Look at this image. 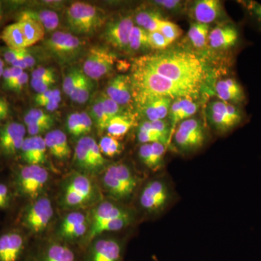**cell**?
<instances>
[{
	"instance_id": "cell-1",
	"label": "cell",
	"mask_w": 261,
	"mask_h": 261,
	"mask_svg": "<svg viewBox=\"0 0 261 261\" xmlns=\"http://www.w3.org/2000/svg\"><path fill=\"white\" fill-rule=\"evenodd\" d=\"M137 63L178 83L200 89L208 76L207 67L202 58L183 49H164L142 57Z\"/></svg>"
},
{
	"instance_id": "cell-2",
	"label": "cell",
	"mask_w": 261,
	"mask_h": 261,
	"mask_svg": "<svg viewBox=\"0 0 261 261\" xmlns=\"http://www.w3.org/2000/svg\"><path fill=\"white\" fill-rule=\"evenodd\" d=\"M130 80L140 105L154 98H169L173 100L188 98L195 100L202 89L178 83L137 63Z\"/></svg>"
},
{
	"instance_id": "cell-3",
	"label": "cell",
	"mask_w": 261,
	"mask_h": 261,
	"mask_svg": "<svg viewBox=\"0 0 261 261\" xmlns=\"http://www.w3.org/2000/svg\"><path fill=\"white\" fill-rule=\"evenodd\" d=\"M67 23L72 32L88 35L97 32L105 22L104 14L97 7L88 3H75L66 12Z\"/></svg>"
},
{
	"instance_id": "cell-4",
	"label": "cell",
	"mask_w": 261,
	"mask_h": 261,
	"mask_svg": "<svg viewBox=\"0 0 261 261\" xmlns=\"http://www.w3.org/2000/svg\"><path fill=\"white\" fill-rule=\"evenodd\" d=\"M102 181L108 193L117 200L129 198L137 186V177L124 163H115L108 166Z\"/></svg>"
},
{
	"instance_id": "cell-5",
	"label": "cell",
	"mask_w": 261,
	"mask_h": 261,
	"mask_svg": "<svg viewBox=\"0 0 261 261\" xmlns=\"http://www.w3.org/2000/svg\"><path fill=\"white\" fill-rule=\"evenodd\" d=\"M49 180L47 170L39 165H25L15 170L13 186L20 197L34 199L42 191Z\"/></svg>"
},
{
	"instance_id": "cell-6",
	"label": "cell",
	"mask_w": 261,
	"mask_h": 261,
	"mask_svg": "<svg viewBox=\"0 0 261 261\" xmlns=\"http://www.w3.org/2000/svg\"><path fill=\"white\" fill-rule=\"evenodd\" d=\"M207 116L215 129L222 133L234 129L246 119L240 106L221 100H215L210 103L207 108Z\"/></svg>"
},
{
	"instance_id": "cell-7",
	"label": "cell",
	"mask_w": 261,
	"mask_h": 261,
	"mask_svg": "<svg viewBox=\"0 0 261 261\" xmlns=\"http://www.w3.org/2000/svg\"><path fill=\"white\" fill-rule=\"evenodd\" d=\"M46 49L61 64L75 61L82 50L83 44L70 33L55 32L45 42Z\"/></svg>"
},
{
	"instance_id": "cell-8",
	"label": "cell",
	"mask_w": 261,
	"mask_h": 261,
	"mask_svg": "<svg viewBox=\"0 0 261 261\" xmlns=\"http://www.w3.org/2000/svg\"><path fill=\"white\" fill-rule=\"evenodd\" d=\"M173 140L178 149L184 152H192L203 145L205 129L199 120L189 118L178 123L175 128Z\"/></svg>"
},
{
	"instance_id": "cell-9",
	"label": "cell",
	"mask_w": 261,
	"mask_h": 261,
	"mask_svg": "<svg viewBox=\"0 0 261 261\" xmlns=\"http://www.w3.org/2000/svg\"><path fill=\"white\" fill-rule=\"evenodd\" d=\"M54 214L50 200L46 197L37 199L24 211L20 218L23 227L33 233L44 231Z\"/></svg>"
},
{
	"instance_id": "cell-10",
	"label": "cell",
	"mask_w": 261,
	"mask_h": 261,
	"mask_svg": "<svg viewBox=\"0 0 261 261\" xmlns=\"http://www.w3.org/2000/svg\"><path fill=\"white\" fill-rule=\"evenodd\" d=\"M27 128L23 123L7 121L0 126V156L6 159L19 156L25 139Z\"/></svg>"
},
{
	"instance_id": "cell-11",
	"label": "cell",
	"mask_w": 261,
	"mask_h": 261,
	"mask_svg": "<svg viewBox=\"0 0 261 261\" xmlns=\"http://www.w3.org/2000/svg\"><path fill=\"white\" fill-rule=\"evenodd\" d=\"M116 60L115 55L106 48H92L84 61L83 73L90 80H100L112 71Z\"/></svg>"
},
{
	"instance_id": "cell-12",
	"label": "cell",
	"mask_w": 261,
	"mask_h": 261,
	"mask_svg": "<svg viewBox=\"0 0 261 261\" xmlns=\"http://www.w3.org/2000/svg\"><path fill=\"white\" fill-rule=\"evenodd\" d=\"M27 240L21 231L15 228L0 234V261H25Z\"/></svg>"
},
{
	"instance_id": "cell-13",
	"label": "cell",
	"mask_w": 261,
	"mask_h": 261,
	"mask_svg": "<svg viewBox=\"0 0 261 261\" xmlns=\"http://www.w3.org/2000/svg\"><path fill=\"white\" fill-rule=\"evenodd\" d=\"M169 191L166 184L161 180L150 181L141 192L140 202L142 208L150 214H157L167 205Z\"/></svg>"
},
{
	"instance_id": "cell-14",
	"label": "cell",
	"mask_w": 261,
	"mask_h": 261,
	"mask_svg": "<svg viewBox=\"0 0 261 261\" xmlns=\"http://www.w3.org/2000/svg\"><path fill=\"white\" fill-rule=\"evenodd\" d=\"M94 187L86 175L76 173L70 178L64 190V202L68 207H78L92 197Z\"/></svg>"
},
{
	"instance_id": "cell-15",
	"label": "cell",
	"mask_w": 261,
	"mask_h": 261,
	"mask_svg": "<svg viewBox=\"0 0 261 261\" xmlns=\"http://www.w3.org/2000/svg\"><path fill=\"white\" fill-rule=\"evenodd\" d=\"M82 261H123V246L116 239H99L89 247Z\"/></svg>"
},
{
	"instance_id": "cell-16",
	"label": "cell",
	"mask_w": 261,
	"mask_h": 261,
	"mask_svg": "<svg viewBox=\"0 0 261 261\" xmlns=\"http://www.w3.org/2000/svg\"><path fill=\"white\" fill-rule=\"evenodd\" d=\"M134 27L133 19L130 16H123L113 20L107 24L105 29V40L117 49H127L130 31Z\"/></svg>"
},
{
	"instance_id": "cell-17",
	"label": "cell",
	"mask_w": 261,
	"mask_h": 261,
	"mask_svg": "<svg viewBox=\"0 0 261 261\" xmlns=\"http://www.w3.org/2000/svg\"><path fill=\"white\" fill-rule=\"evenodd\" d=\"M27 261H79L76 252L65 244L53 243L29 254Z\"/></svg>"
},
{
	"instance_id": "cell-18",
	"label": "cell",
	"mask_w": 261,
	"mask_h": 261,
	"mask_svg": "<svg viewBox=\"0 0 261 261\" xmlns=\"http://www.w3.org/2000/svg\"><path fill=\"white\" fill-rule=\"evenodd\" d=\"M240 32L233 24H225L213 29L208 37L211 47L216 50H226L238 45Z\"/></svg>"
},
{
	"instance_id": "cell-19",
	"label": "cell",
	"mask_w": 261,
	"mask_h": 261,
	"mask_svg": "<svg viewBox=\"0 0 261 261\" xmlns=\"http://www.w3.org/2000/svg\"><path fill=\"white\" fill-rule=\"evenodd\" d=\"M223 14L222 3L219 0H197L190 9V15L196 23L209 25Z\"/></svg>"
},
{
	"instance_id": "cell-20",
	"label": "cell",
	"mask_w": 261,
	"mask_h": 261,
	"mask_svg": "<svg viewBox=\"0 0 261 261\" xmlns=\"http://www.w3.org/2000/svg\"><path fill=\"white\" fill-rule=\"evenodd\" d=\"M47 148L41 136L25 137L18 157L25 165H41L46 161Z\"/></svg>"
},
{
	"instance_id": "cell-21",
	"label": "cell",
	"mask_w": 261,
	"mask_h": 261,
	"mask_svg": "<svg viewBox=\"0 0 261 261\" xmlns=\"http://www.w3.org/2000/svg\"><path fill=\"white\" fill-rule=\"evenodd\" d=\"M88 230V221L85 215L73 212L67 215L60 225L58 233L61 238L68 241L78 240Z\"/></svg>"
},
{
	"instance_id": "cell-22",
	"label": "cell",
	"mask_w": 261,
	"mask_h": 261,
	"mask_svg": "<svg viewBox=\"0 0 261 261\" xmlns=\"http://www.w3.org/2000/svg\"><path fill=\"white\" fill-rule=\"evenodd\" d=\"M216 92L220 100L241 106L246 101L245 89L233 78L220 80L216 84Z\"/></svg>"
},
{
	"instance_id": "cell-23",
	"label": "cell",
	"mask_w": 261,
	"mask_h": 261,
	"mask_svg": "<svg viewBox=\"0 0 261 261\" xmlns=\"http://www.w3.org/2000/svg\"><path fill=\"white\" fill-rule=\"evenodd\" d=\"M128 217H132V216L126 209L111 202H102L94 211L88 232L114 220Z\"/></svg>"
},
{
	"instance_id": "cell-24",
	"label": "cell",
	"mask_w": 261,
	"mask_h": 261,
	"mask_svg": "<svg viewBox=\"0 0 261 261\" xmlns=\"http://www.w3.org/2000/svg\"><path fill=\"white\" fill-rule=\"evenodd\" d=\"M106 94L119 106L128 104L133 94L130 77L125 75H118L108 82Z\"/></svg>"
},
{
	"instance_id": "cell-25",
	"label": "cell",
	"mask_w": 261,
	"mask_h": 261,
	"mask_svg": "<svg viewBox=\"0 0 261 261\" xmlns=\"http://www.w3.org/2000/svg\"><path fill=\"white\" fill-rule=\"evenodd\" d=\"M197 110L198 105L194 99L178 98L173 101L168 113L171 121V137L173 135V130L176 128L178 123L185 120L191 118L197 112Z\"/></svg>"
},
{
	"instance_id": "cell-26",
	"label": "cell",
	"mask_w": 261,
	"mask_h": 261,
	"mask_svg": "<svg viewBox=\"0 0 261 261\" xmlns=\"http://www.w3.org/2000/svg\"><path fill=\"white\" fill-rule=\"evenodd\" d=\"M44 139L51 155L59 160L67 159L69 157L71 150L64 132L59 129L51 130Z\"/></svg>"
},
{
	"instance_id": "cell-27",
	"label": "cell",
	"mask_w": 261,
	"mask_h": 261,
	"mask_svg": "<svg viewBox=\"0 0 261 261\" xmlns=\"http://www.w3.org/2000/svg\"><path fill=\"white\" fill-rule=\"evenodd\" d=\"M173 101L169 98H154L141 103L140 106L147 121H159L166 120Z\"/></svg>"
},
{
	"instance_id": "cell-28",
	"label": "cell",
	"mask_w": 261,
	"mask_h": 261,
	"mask_svg": "<svg viewBox=\"0 0 261 261\" xmlns=\"http://www.w3.org/2000/svg\"><path fill=\"white\" fill-rule=\"evenodd\" d=\"M18 22L23 31L25 47H32L44 39L45 29L37 20L22 13L19 16Z\"/></svg>"
},
{
	"instance_id": "cell-29",
	"label": "cell",
	"mask_w": 261,
	"mask_h": 261,
	"mask_svg": "<svg viewBox=\"0 0 261 261\" xmlns=\"http://www.w3.org/2000/svg\"><path fill=\"white\" fill-rule=\"evenodd\" d=\"M0 38L10 49H24L25 47V38L23 31L18 21L7 25L1 34Z\"/></svg>"
},
{
	"instance_id": "cell-30",
	"label": "cell",
	"mask_w": 261,
	"mask_h": 261,
	"mask_svg": "<svg viewBox=\"0 0 261 261\" xmlns=\"http://www.w3.org/2000/svg\"><path fill=\"white\" fill-rule=\"evenodd\" d=\"M165 19L157 10L147 9L141 10L136 14L135 22L138 27L148 32L159 31L161 22Z\"/></svg>"
},
{
	"instance_id": "cell-31",
	"label": "cell",
	"mask_w": 261,
	"mask_h": 261,
	"mask_svg": "<svg viewBox=\"0 0 261 261\" xmlns=\"http://www.w3.org/2000/svg\"><path fill=\"white\" fill-rule=\"evenodd\" d=\"M137 139L142 145L161 142L167 145L170 140L168 136L161 133L151 126L149 121H145L141 123L137 134Z\"/></svg>"
},
{
	"instance_id": "cell-32",
	"label": "cell",
	"mask_w": 261,
	"mask_h": 261,
	"mask_svg": "<svg viewBox=\"0 0 261 261\" xmlns=\"http://www.w3.org/2000/svg\"><path fill=\"white\" fill-rule=\"evenodd\" d=\"M74 161L76 166L87 172L95 173L93 163L89 154L87 137H82L78 141L75 149Z\"/></svg>"
},
{
	"instance_id": "cell-33",
	"label": "cell",
	"mask_w": 261,
	"mask_h": 261,
	"mask_svg": "<svg viewBox=\"0 0 261 261\" xmlns=\"http://www.w3.org/2000/svg\"><path fill=\"white\" fill-rule=\"evenodd\" d=\"M133 126V120L126 115H118L110 120L107 126L108 135L118 139L128 133Z\"/></svg>"
},
{
	"instance_id": "cell-34",
	"label": "cell",
	"mask_w": 261,
	"mask_h": 261,
	"mask_svg": "<svg viewBox=\"0 0 261 261\" xmlns=\"http://www.w3.org/2000/svg\"><path fill=\"white\" fill-rule=\"evenodd\" d=\"M25 15L37 20L42 24L45 31L53 32L56 30L59 25V17L56 12L51 10H40V11H25L23 12Z\"/></svg>"
},
{
	"instance_id": "cell-35",
	"label": "cell",
	"mask_w": 261,
	"mask_h": 261,
	"mask_svg": "<svg viewBox=\"0 0 261 261\" xmlns=\"http://www.w3.org/2000/svg\"><path fill=\"white\" fill-rule=\"evenodd\" d=\"M210 28L209 25L200 23H193L188 31V38L192 45L197 49L205 47L208 42Z\"/></svg>"
},
{
	"instance_id": "cell-36",
	"label": "cell",
	"mask_w": 261,
	"mask_h": 261,
	"mask_svg": "<svg viewBox=\"0 0 261 261\" xmlns=\"http://www.w3.org/2000/svg\"><path fill=\"white\" fill-rule=\"evenodd\" d=\"M149 47V32L138 25H135L130 31L128 49L133 51L144 50Z\"/></svg>"
},
{
	"instance_id": "cell-37",
	"label": "cell",
	"mask_w": 261,
	"mask_h": 261,
	"mask_svg": "<svg viewBox=\"0 0 261 261\" xmlns=\"http://www.w3.org/2000/svg\"><path fill=\"white\" fill-rule=\"evenodd\" d=\"M167 145L161 142L150 144V152L147 166L152 171H157L162 166Z\"/></svg>"
},
{
	"instance_id": "cell-38",
	"label": "cell",
	"mask_w": 261,
	"mask_h": 261,
	"mask_svg": "<svg viewBox=\"0 0 261 261\" xmlns=\"http://www.w3.org/2000/svg\"><path fill=\"white\" fill-rule=\"evenodd\" d=\"M91 118L94 121L96 126L99 130H104L107 128L110 120L105 112L102 102L99 97L94 101L93 104L91 106Z\"/></svg>"
},
{
	"instance_id": "cell-39",
	"label": "cell",
	"mask_w": 261,
	"mask_h": 261,
	"mask_svg": "<svg viewBox=\"0 0 261 261\" xmlns=\"http://www.w3.org/2000/svg\"><path fill=\"white\" fill-rule=\"evenodd\" d=\"M99 149L103 155L113 158L121 153L122 145L116 137L107 135L103 137L99 143Z\"/></svg>"
},
{
	"instance_id": "cell-40",
	"label": "cell",
	"mask_w": 261,
	"mask_h": 261,
	"mask_svg": "<svg viewBox=\"0 0 261 261\" xmlns=\"http://www.w3.org/2000/svg\"><path fill=\"white\" fill-rule=\"evenodd\" d=\"M23 121L25 127L39 123H54L53 117L41 109L30 110L24 116Z\"/></svg>"
},
{
	"instance_id": "cell-41",
	"label": "cell",
	"mask_w": 261,
	"mask_h": 261,
	"mask_svg": "<svg viewBox=\"0 0 261 261\" xmlns=\"http://www.w3.org/2000/svg\"><path fill=\"white\" fill-rule=\"evenodd\" d=\"M15 193L14 188L5 182L0 181V211L7 210L11 207Z\"/></svg>"
},
{
	"instance_id": "cell-42",
	"label": "cell",
	"mask_w": 261,
	"mask_h": 261,
	"mask_svg": "<svg viewBox=\"0 0 261 261\" xmlns=\"http://www.w3.org/2000/svg\"><path fill=\"white\" fill-rule=\"evenodd\" d=\"M159 32L171 43L174 42L181 34V29L176 24L163 20L160 25Z\"/></svg>"
},
{
	"instance_id": "cell-43",
	"label": "cell",
	"mask_w": 261,
	"mask_h": 261,
	"mask_svg": "<svg viewBox=\"0 0 261 261\" xmlns=\"http://www.w3.org/2000/svg\"><path fill=\"white\" fill-rule=\"evenodd\" d=\"M245 10L249 18L261 28V4L255 1L239 2Z\"/></svg>"
},
{
	"instance_id": "cell-44",
	"label": "cell",
	"mask_w": 261,
	"mask_h": 261,
	"mask_svg": "<svg viewBox=\"0 0 261 261\" xmlns=\"http://www.w3.org/2000/svg\"><path fill=\"white\" fill-rule=\"evenodd\" d=\"M99 97L101 102H102L105 112H106L109 120L112 119L113 118L118 116V115L123 114V113H121V106L113 101L112 99L108 97L107 94L101 93Z\"/></svg>"
},
{
	"instance_id": "cell-45",
	"label": "cell",
	"mask_w": 261,
	"mask_h": 261,
	"mask_svg": "<svg viewBox=\"0 0 261 261\" xmlns=\"http://www.w3.org/2000/svg\"><path fill=\"white\" fill-rule=\"evenodd\" d=\"M149 47L152 49L164 50L171 44L159 31L149 32Z\"/></svg>"
},
{
	"instance_id": "cell-46",
	"label": "cell",
	"mask_w": 261,
	"mask_h": 261,
	"mask_svg": "<svg viewBox=\"0 0 261 261\" xmlns=\"http://www.w3.org/2000/svg\"><path fill=\"white\" fill-rule=\"evenodd\" d=\"M82 71L78 69H73L68 72V74L65 77L64 82H63V90L67 95L69 96L73 92L75 84L78 82Z\"/></svg>"
},
{
	"instance_id": "cell-47",
	"label": "cell",
	"mask_w": 261,
	"mask_h": 261,
	"mask_svg": "<svg viewBox=\"0 0 261 261\" xmlns=\"http://www.w3.org/2000/svg\"><path fill=\"white\" fill-rule=\"evenodd\" d=\"M23 72V70L17 68V67L10 66L5 68L1 78L3 81V88H6L12 82L18 79Z\"/></svg>"
},
{
	"instance_id": "cell-48",
	"label": "cell",
	"mask_w": 261,
	"mask_h": 261,
	"mask_svg": "<svg viewBox=\"0 0 261 261\" xmlns=\"http://www.w3.org/2000/svg\"><path fill=\"white\" fill-rule=\"evenodd\" d=\"M92 87H93V84H92V80L84 74L83 83H82V87L79 92L76 102H78L79 104H84L87 102L90 97Z\"/></svg>"
},
{
	"instance_id": "cell-49",
	"label": "cell",
	"mask_w": 261,
	"mask_h": 261,
	"mask_svg": "<svg viewBox=\"0 0 261 261\" xmlns=\"http://www.w3.org/2000/svg\"><path fill=\"white\" fill-rule=\"evenodd\" d=\"M56 82V76L45 79H32L31 85L37 94L42 93L49 89L50 86Z\"/></svg>"
},
{
	"instance_id": "cell-50",
	"label": "cell",
	"mask_w": 261,
	"mask_h": 261,
	"mask_svg": "<svg viewBox=\"0 0 261 261\" xmlns=\"http://www.w3.org/2000/svg\"><path fill=\"white\" fill-rule=\"evenodd\" d=\"M80 113H74L67 118V128L70 135L74 137H80Z\"/></svg>"
},
{
	"instance_id": "cell-51",
	"label": "cell",
	"mask_w": 261,
	"mask_h": 261,
	"mask_svg": "<svg viewBox=\"0 0 261 261\" xmlns=\"http://www.w3.org/2000/svg\"><path fill=\"white\" fill-rule=\"evenodd\" d=\"M61 98V92L59 89H48L42 93L37 94L34 98V102L38 106H40L44 102L51 100V99Z\"/></svg>"
},
{
	"instance_id": "cell-52",
	"label": "cell",
	"mask_w": 261,
	"mask_h": 261,
	"mask_svg": "<svg viewBox=\"0 0 261 261\" xmlns=\"http://www.w3.org/2000/svg\"><path fill=\"white\" fill-rule=\"evenodd\" d=\"M153 4L168 11L176 12L181 10L183 4L179 0H155Z\"/></svg>"
},
{
	"instance_id": "cell-53",
	"label": "cell",
	"mask_w": 261,
	"mask_h": 261,
	"mask_svg": "<svg viewBox=\"0 0 261 261\" xmlns=\"http://www.w3.org/2000/svg\"><path fill=\"white\" fill-rule=\"evenodd\" d=\"M80 137H86L92 130L93 121L90 115L86 112L80 113Z\"/></svg>"
},
{
	"instance_id": "cell-54",
	"label": "cell",
	"mask_w": 261,
	"mask_h": 261,
	"mask_svg": "<svg viewBox=\"0 0 261 261\" xmlns=\"http://www.w3.org/2000/svg\"><path fill=\"white\" fill-rule=\"evenodd\" d=\"M29 82V75L27 72L24 71L18 79H16L14 82H12L10 85H8L5 89L12 91L14 92H20L23 87L27 85Z\"/></svg>"
},
{
	"instance_id": "cell-55",
	"label": "cell",
	"mask_w": 261,
	"mask_h": 261,
	"mask_svg": "<svg viewBox=\"0 0 261 261\" xmlns=\"http://www.w3.org/2000/svg\"><path fill=\"white\" fill-rule=\"evenodd\" d=\"M53 124L54 123H39V124L31 125L25 128L30 137H36V136H40L42 134L50 129Z\"/></svg>"
},
{
	"instance_id": "cell-56",
	"label": "cell",
	"mask_w": 261,
	"mask_h": 261,
	"mask_svg": "<svg viewBox=\"0 0 261 261\" xmlns=\"http://www.w3.org/2000/svg\"><path fill=\"white\" fill-rule=\"evenodd\" d=\"M22 49H15L7 47V49H5L3 53L4 61L11 65L18 59L19 57L21 54Z\"/></svg>"
},
{
	"instance_id": "cell-57",
	"label": "cell",
	"mask_w": 261,
	"mask_h": 261,
	"mask_svg": "<svg viewBox=\"0 0 261 261\" xmlns=\"http://www.w3.org/2000/svg\"><path fill=\"white\" fill-rule=\"evenodd\" d=\"M10 106L5 98L0 96V121H4L9 118Z\"/></svg>"
},
{
	"instance_id": "cell-58",
	"label": "cell",
	"mask_w": 261,
	"mask_h": 261,
	"mask_svg": "<svg viewBox=\"0 0 261 261\" xmlns=\"http://www.w3.org/2000/svg\"><path fill=\"white\" fill-rule=\"evenodd\" d=\"M56 76L55 72L51 68H39L32 72V79H45Z\"/></svg>"
},
{
	"instance_id": "cell-59",
	"label": "cell",
	"mask_w": 261,
	"mask_h": 261,
	"mask_svg": "<svg viewBox=\"0 0 261 261\" xmlns=\"http://www.w3.org/2000/svg\"><path fill=\"white\" fill-rule=\"evenodd\" d=\"M23 58L24 63L27 65V68H31L36 64V60L33 56L31 51L29 50L28 48L24 49Z\"/></svg>"
},
{
	"instance_id": "cell-60",
	"label": "cell",
	"mask_w": 261,
	"mask_h": 261,
	"mask_svg": "<svg viewBox=\"0 0 261 261\" xmlns=\"http://www.w3.org/2000/svg\"><path fill=\"white\" fill-rule=\"evenodd\" d=\"M5 68V67L4 60L2 59V58H0V76H1V78L2 75H3V72H4Z\"/></svg>"
},
{
	"instance_id": "cell-61",
	"label": "cell",
	"mask_w": 261,
	"mask_h": 261,
	"mask_svg": "<svg viewBox=\"0 0 261 261\" xmlns=\"http://www.w3.org/2000/svg\"><path fill=\"white\" fill-rule=\"evenodd\" d=\"M2 13H3V3L0 2V17H1Z\"/></svg>"
},
{
	"instance_id": "cell-62",
	"label": "cell",
	"mask_w": 261,
	"mask_h": 261,
	"mask_svg": "<svg viewBox=\"0 0 261 261\" xmlns=\"http://www.w3.org/2000/svg\"><path fill=\"white\" fill-rule=\"evenodd\" d=\"M0 80H1V76H0Z\"/></svg>"
},
{
	"instance_id": "cell-63",
	"label": "cell",
	"mask_w": 261,
	"mask_h": 261,
	"mask_svg": "<svg viewBox=\"0 0 261 261\" xmlns=\"http://www.w3.org/2000/svg\"><path fill=\"white\" fill-rule=\"evenodd\" d=\"M25 261H27V260H25Z\"/></svg>"
}]
</instances>
